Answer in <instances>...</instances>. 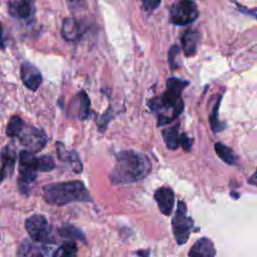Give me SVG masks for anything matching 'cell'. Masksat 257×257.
<instances>
[{
	"label": "cell",
	"mask_w": 257,
	"mask_h": 257,
	"mask_svg": "<svg viewBox=\"0 0 257 257\" xmlns=\"http://www.w3.org/2000/svg\"><path fill=\"white\" fill-rule=\"evenodd\" d=\"M23 84L30 90L36 91L42 82V75L38 68L29 62H23L20 68Z\"/></svg>",
	"instance_id": "obj_10"
},
{
	"label": "cell",
	"mask_w": 257,
	"mask_h": 257,
	"mask_svg": "<svg viewBox=\"0 0 257 257\" xmlns=\"http://www.w3.org/2000/svg\"><path fill=\"white\" fill-rule=\"evenodd\" d=\"M17 138L21 145L26 148V151L33 154L40 152L47 143V136L43 130L26 123Z\"/></svg>",
	"instance_id": "obj_8"
},
{
	"label": "cell",
	"mask_w": 257,
	"mask_h": 257,
	"mask_svg": "<svg viewBox=\"0 0 257 257\" xmlns=\"http://www.w3.org/2000/svg\"><path fill=\"white\" fill-rule=\"evenodd\" d=\"M59 234L60 236L70 239L71 241L73 240H79L83 243H85V236L84 234L77 229L76 227L72 226V225H63L60 229H59Z\"/></svg>",
	"instance_id": "obj_22"
},
{
	"label": "cell",
	"mask_w": 257,
	"mask_h": 257,
	"mask_svg": "<svg viewBox=\"0 0 257 257\" xmlns=\"http://www.w3.org/2000/svg\"><path fill=\"white\" fill-rule=\"evenodd\" d=\"M199 41V33L195 30H187L182 36V46L185 55L192 56L196 53Z\"/></svg>",
	"instance_id": "obj_17"
},
{
	"label": "cell",
	"mask_w": 257,
	"mask_h": 257,
	"mask_svg": "<svg viewBox=\"0 0 257 257\" xmlns=\"http://www.w3.org/2000/svg\"><path fill=\"white\" fill-rule=\"evenodd\" d=\"M189 84L188 81L171 77L167 80V89L159 97L149 101L152 110L158 113V124H166L175 119L183 110L182 91Z\"/></svg>",
	"instance_id": "obj_2"
},
{
	"label": "cell",
	"mask_w": 257,
	"mask_h": 257,
	"mask_svg": "<svg viewBox=\"0 0 257 257\" xmlns=\"http://www.w3.org/2000/svg\"><path fill=\"white\" fill-rule=\"evenodd\" d=\"M69 110L72 112V116L79 119H85L90 113V101L85 91H80L72 99Z\"/></svg>",
	"instance_id": "obj_12"
},
{
	"label": "cell",
	"mask_w": 257,
	"mask_h": 257,
	"mask_svg": "<svg viewBox=\"0 0 257 257\" xmlns=\"http://www.w3.org/2000/svg\"><path fill=\"white\" fill-rule=\"evenodd\" d=\"M77 246L74 241H65L51 255V257H75Z\"/></svg>",
	"instance_id": "obj_21"
},
{
	"label": "cell",
	"mask_w": 257,
	"mask_h": 257,
	"mask_svg": "<svg viewBox=\"0 0 257 257\" xmlns=\"http://www.w3.org/2000/svg\"><path fill=\"white\" fill-rule=\"evenodd\" d=\"M248 183L250 185H253V186L257 187V171L248 179Z\"/></svg>",
	"instance_id": "obj_29"
},
{
	"label": "cell",
	"mask_w": 257,
	"mask_h": 257,
	"mask_svg": "<svg viewBox=\"0 0 257 257\" xmlns=\"http://www.w3.org/2000/svg\"><path fill=\"white\" fill-rule=\"evenodd\" d=\"M24 125H25V121L20 116L13 115L8 121V124L6 127L7 136L11 138H17V136L20 134Z\"/></svg>",
	"instance_id": "obj_23"
},
{
	"label": "cell",
	"mask_w": 257,
	"mask_h": 257,
	"mask_svg": "<svg viewBox=\"0 0 257 257\" xmlns=\"http://www.w3.org/2000/svg\"><path fill=\"white\" fill-rule=\"evenodd\" d=\"M8 12L16 19H30L35 12V0H8Z\"/></svg>",
	"instance_id": "obj_9"
},
{
	"label": "cell",
	"mask_w": 257,
	"mask_h": 257,
	"mask_svg": "<svg viewBox=\"0 0 257 257\" xmlns=\"http://www.w3.org/2000/svg\"><path fill=\"white\" fill-rule=\"evenodd\" d=\"M56 153L58 156V159L68 163L71 167L72 171L76 174L81 173L82 171V164L81 161L75 151H67L64 147V145L60 142L56 143Z\"/></svg>",
	"instance_id": "obj_16"
},
{
	"label": "cell",
	"mask_w": 257,
	"mask_h": 257,
	"mask_svg": "<svg viewBox=\"0 0 257 257\" xmlns=\"http://www.w3.org/2000/svg\"><path fill=\"white\" fill-rule=\"evenodd\" d=\"M37 163H38V171L39 172H50L55 167L54 159L48 155H43V156L37 157Z\"/></svg>",
	"instance_id": "obj_24"
},
{
	"label": "cell",
	"mask_w": 257,
	"mask_h": 257,
	"mask_svg": "<svg viewBox=\"0 0 257 257\" xmlns=\"http://www.w3.org/2000/svg\"><path fill=\"white\" fill-rule=\"evenodd\" d=\"M5 176H6L5 171H4L2 168H0V184L3 182V180H4Z\"/></svg>",
	"instance_id": "obj_31"
},
{
	"label": "cell",
	"mask_w": 257,
	"mask_h": 257,
	"mask_svg": "<svg viewBox=\"0 0 257 257\" xmlns=\"http://www.w3.org/2000/svg\"><path fill=\"white\" fill-rule=\"evenodd\" d=\"M43 199L46 203L63 206L74 202H91V197L79 180L47 185L43 188Z\"/></svg>",
	"instance_id": "obj_3"
},
{
	"label": "cell",
	"mask_w": 257,
	"mask_h": 257,
	"mask_svg": "<svg viewBox=\"0 0 257 257\" xmlns=\"http://www.w3.org/2000/svg\"><path fill=\"white\" fill-rule=\"evenodd\" d=\"M180 138L179 124L169 126L163 131L164 142L170 150H177L180 147Z\"/></svg>",
	"instance_id": "obj_18"
},
{
	"label": "cell",
	"mask_w": 257,
	"mask_h": 257,
	"mask_svg": "<svg viewBox=\"0 0 257 257\" xmlns=\"http://www.w3.org/2000/svg\"><path fill=\"white\" fill-rule=\"evenodd\" d=\"M199 16L198 8L192 0H180L170 9V22L175 25H187Z\"/></svg>",
	"instance_id": "obj_7"
},
{
	"label": "cell",
	"mask_w": 257,
	"mask_h": 257,
	"mask_svg": "<svg viewBox=\"0 0 257 257\" xmlns=\"http://www.w3.org/2000/svg\"><path fill=\"white\" fill-rule=\"evenodd\" d=\"M52 253L45 244L39 245L25 240L18 249L17 257H51Z\"/></svg>",
	"instance_id": "obj_13"
},
{
	"label": "cell",
	"mask_w": 257,
	"mask_h": 257,
	"mask_svg": "<svg viewBox=\"0 0 257 257\" xmlns=\"http://www.w3.org/2000/svg\"><path fill=\"white\" fill-rule=\"evenodd\" d=\"M83 33V28L81 23L72 17L65 18L62 23L61 34L62 37L68 42L77 41Z\"/></svg>",
	"instance_id": "obj_14"
},
{
	"label": "cell",
	"mask_w": 257,
	"mask_h": 257,
	"mask_svg": "<svg viewBox=\"0 0 257 257\" xmlns=\"http://www.w3.org/2000/svg\"><path fill=\"white\" fill-rule=\"evenodd\" d=\"M152 170L149 157L133 150L121 151L115 156V164L109 174L112 184H130L145 179Z\"/></svg>",
	"instance_id": "obj_1"
},
{
	"label": "cell",
	"mask_w": 257,
	"mask_h": 257,
	"mask_svg": "<svg viewBox=\"0 0 257 257\" xmlns=\"http://www.w3.org/2000/svg\"><path fill=\"white\" fill-rule=\"evenodd\" d=\"M180 55V47L178 45L171 46L169 50V64L172 69H176L179 67V61L178 57Z\"/></svg>",
	"instance_id": "obj_26"
},
{
	"label": "cell",
	"mask_w": 257,
	"mask_h": 257,
	"mask_svg": "<svg viewBox=\"0 0 257 257\" xmlns=\"http://www.w3.org/2000/svg\"><path fill=\"white\" fill-rule=\"evenodd\" d=\"M216 249L212 240L203 237L196 241L191 247L189 257H215Z\"/></svg>",
	"instance_id": "obj_15"
},
{
	"label": "cell",
	"mask_w": 257,
	"mask_h": 257,
	"mask_svg": "<svg viewBox=\"0 0 257 257\" xmlns=\"http://www.w3.org/2000/svg\"><path fill=\"white\" fill-rule=\"evenodd\" d=\"M194 227L193 219L187 214V205L183 201L178 202L176 213L172 219L174 237L179 245L187 243Z\"/></svg>",
	"instance_id": "obj_4"
},
{
	"label": "cell",
	"mask_w": 257,
	"mask_h": 257,
	"mask_svg": "<svg viewBox=\"0 0 257 257\" xmlns=\"http://www.w3.org/2000/svg\"><path fill=\"white\" fill-rule=\"evenodd\" d=\"M19 187L23 192L27 191V187L33 183L37 177L38 163L37 157L33 153L26 150L21 151L19 154Z\"/></svg>",
	"instance_id": "obj_6"
},
{
	"label": "cell",
	"mask_w": 257,
	"mask_h": 257,
	"mask_svg": "<svg viewBox=\"0 0 257 257\" xmlns=\"http://www.w3.org/2000/svg\"><path fill=\"white\" fill-rule=\"evenodd\" d=\"M215 152H216L217 156L227 165H236L237 164V156L227 146H225L221 143H216L215 144Z\"/></svg>",
	"instance_id": "obj_20"
},
{
	"label": "cell",
	"mask_w": 257,
	"mask_h": 257,
	"mask_svg": "<svg viewBox=\"0 0 257 257\" xmlns=\"http://www.w3.org/2000/svg\"><path fill=\"white\" fill-rule=\"evenodd\" d=\"M140 1L142 3L143 8L149 12L155 10L157 7H159L161 3V0H140Z\"/></svg>",
	"instance_id": "obj_27"
},
{
	"label": "cell",
	"mask_w": 257,
	"mask_h": 257,
	"mask_svg": "<svg viewBox=\"0 0 257 257\" xmlns=\"http://www.w3.org/2000/svg\"><path fill=\"white\" fill-rule=\"evenodd\" d=\"M154 198L158 204L160 211L164 215L170 216L173 211L174 200H175V195L173 190L169 187H161L155 191Z\"/></svg>",
	"instance_id": "obj_11"
},
{
	"label": "cell",
	"mask_w": 257,
	"mask_h": 257,
	"mask_svg": "<svg viewBox=\"0 0 257 257\" xmlns=\"http://www.w3.org/2000/svg\"><path fill=\"white\" fill-rule=\"evenodd\" d=\"M1 161H2V169L5 173L11 174L14 170L16 163V153L11 146H6L1 152Z\"/></svg>",
	"instance_id": "obj_19"
},
{
	"label": "cell",
	"mask_w": 257,
	"mask_h": 257,
	"mask_svg": "<svg viewBox=\"0 0 257 257\" xmlns=\"http://www.w3.org/2000/svg\"><path fill=\"white\" fill-rule=\"evenodd\" d=\"M180 146H181L185 151H191L192 141H191V139H190L186 134H182V135H181V138H180Z\"/></svg>",
	"instance_id": "obj_28"
},
{
	"label": "cell",
	"mask_w": 257,
	"mask_h": 257,
	"mask_svg": "<svg viewBox=\"0 0 257 257\" xmlns=\"http://www.w3.org/2000/svg\"><path fill=\"white\" fill-rule=\"evenodd\" d=\"M25 229L35 243L46 245L54 242L52 228L43 215L30 216L25 221Z\"/></svg>",
	"instance_id": "obj_5"
},
{
	"label": "cell",
	"mask_w": 257,
	"mask_h": 257,
	"mask_svg": "<svg viewBox=\"0 0 257 257\" xmlns=\"http://www.w3.org/2000/svg\"><path fill=\"white\" fill-rule=\"evenodd\" d=\"M219 105H220V99L218 100V102L216 103L215 107L213 108V111H212V114L210 116V123H211V127H212V131L215 132V133H218V132H221L223 131L226 125L224 123H222L219 118H218V109H219Z\"/></svg>",
	"instance_id": "obj_25"
},
{
	"label": "cell",
	"mask_w": 257,
	"mask_h": 257,
	"mask_svg": "<svg viewBox=\"0 0 257 257\" xmlns=\"http://www.w3.org/2000/svg\"><path fill=\"white\" fill-rule=\"evenodd\" d=\"M4 37H3V27L2 24L0 23V49H4Z\"/></svg>",
	"instance_id": "obj_30"
}]
</instances>
